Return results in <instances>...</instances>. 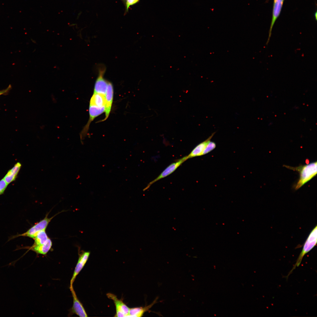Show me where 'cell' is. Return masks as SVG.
Returning <instances> with one entry per match:
<instances>
[{
	"label": "cell",
	"mask_w": 317,
	"mask_h": 317,
	"mask_svg": "<svg viewBox=\"0 0 317 317\" xmlns=\"http://www.w3.org/2000/svg\"><path fill=\"white\" fill-rule=\"evenodd\" d=\"M284 166L288 169L298 171L299 173L300 177L294 187L296 190L311 180L316 176L317 174L316 161L296 167L285 165H284Z\"/></svg>",
	"instance_id": "cell-1"
},
{
	"label": "cell",
	"mask_w": 317,
	"mask_h": 317,
	"mask_svg": "<svg viewBox=\"0 0 317 317\" xmlns=\"http://www.w3.org/2000/svg\"><path fill=\"white\" fill-rule=\"evenodd\" d=\"M317 242V227L316 225L311 231L305 242L302 249L298 258L295 264L286 276V278L294 270L301 264L304 255L310 252L316 245Z\"/></svg>",
	"instance_id": "cell-2"
},
{
	"label": "cell",
	"mask_w": 317,
	"mask_h": 317,
	"mask_svg": "<svg viewBox=\"0 0 317 317\" xmlns=\"http://www.w3.org/2000/svg\"><path fill=\"white\" fill-rule=\"evenodd\" d=\"M48 214L46 215L44 219L35 224L26 232L13 236L11 237L10 239L20 236L28 237L34 239L40 232L45 230L48 224L54 217L49 218L48 217Z\"/></svg>",
	"instance_id": "cell-3"
},
{
	"label": "cell",
	"mask_w": 317,
	"mask_h": 317,
	"mask_svg": "<svg viewBox=\"0 0 317 317\" xmlns=\"http://www.w3.org/2000/svg\"><path fill=\"white\" fill-rule=\"evenodd\" d=\"M105 107H99L89 105V118L87 123L83 127L80 133V137L81 139H83L86 136L91 123L96 117L105 112Z\"/></svg>",
	"instance_id": "cell-4"
},
{
	"label": "cell",
	"mask_w": 317,
	"mask_h": 317,
	"mask_svg": "<svg viewBox=\"0 0 317 317\" xmlns=\"http://www.w3.org/2000/svg\"><path fill=\"white\" fill-rule=\"evenodd\" d=\"M188 159L187 156H186L178 159L176 162L170 164L156 178L149 183L144 189V190H146L148 189L154 183L171 174Z\"/></svg>",
	"instance_id": "cell-5"
},
{
	"label": "cell",
	"mask_w": 317,
	"mask_h": 317,
	"mask_svg": "<svg viewBox=\"0 0 317 317\" xmlns=\"http://www.w3.org/2000/svg\"><path fill=\"white\" fill-rule=\"evenodd\" d=\"M107 296L112 300L116 307V313L115 316L117 317H127L129 313L130 308L128 307L122 300L118 299L116 296L112 293H108Z\"/></svg>",
	"instance_id": "cell-6"
},
{
	"label": "cell",
	"mask_w": 317,
	"mask_h": 317,
	"mask_svg": "<svg viewBox=\"0 0 317 317\" xmlns=\"http://www.w3.org/2000/svg\"><path fill=\"white\" fill-rule=\"evenodd\" d=\"M105 68H100L99 74L95 81L94 92L105 95L108 81L106 80L104 76L105 72Z\"/></svg>",
	"instance_id": "cell-7"
},
{
	"label": "cell",
	"mask_w": 317,
	"mask_h": 317,
	"mask_svg": "<svg viewBox=\"0 0 317 317\" xmlns=\"http://www.w3.org/2000/svg\"><path fill=\"white\" fill-rule=\"evenodd\" d=\"M70 288L73 298V305L71 309L70 314H75L80 317H87V314L82 304L78 299L73 286H70Z\"/></svg>",
	"instance_id": "cell-8"
},
{
	"label": "cell",
	"mask_w": 317,
	"mask_h": 317,
	"mask_svg": "<svg viewBox=\"0 0 317 317\" xmlns=\"http://www.w3.org/2000/svg\"><path fill=\"white\" fill-rule=\"evenodd\" d=\"M284 0H274L272 17L266 44H268L270 38L273 27L275 23L280 15Z\"/></svg>",
	"instance_id": "cell-9"
},
{
	"label": "cell",
	"mask_w": 317,
	"mask_h": 317,
	"mask_svg": "<svg viewBox=\"0 0 317 317\" xmlns=\"http://www.w3.org/2000/svg\"><path fill=\"white\" fill-rule=\"evenodd\" d=\"M89 252H83L80 254L78 259L75 267L70 282V286H72L77 276L83 269L89 257Z\"/></svg>",
	"instance_id": "cell-10"
},
{
	"label": "cell",
	"mask_w": 317,
	"mask_h": 317,
	"mask_svg": "<svg viewBox=\"0 0 317 317\" xmlns=\"http://www.w3.org/2000/svg\"><path fill=\"white\" fill-rule=\"evenodd\" d=\"M114 94L113 87L111 82L108 81L105 95V117L99 121L102 122L106 120L109 115L112 105Z\"/></svg>",
	"instance_id": "cell-11"
},
{
	"label": "cell",
	"mask_w": 317,
	"mask_h": 317,
	"mask_svg": "<svg viewBox=\"0 0 317 317\" xmlns=\"http://www.w3.org/2000/svg\"><path fill=\"white\" fill-rule=\"evenodd\" d=\"M157 298L151 304L144 307H134L130 308L127 317H140L143 316L146 312L149 311L153 306L157 303Z\"/></svg>",
	"instance_id": "cell-12"
},
{
	"label": "cell",
	"mask_w": 317,
	"mask_h": 317,
	"mask_svg": "<svg viewBox=\"0 0 317 317\" xmlns=\"http://www.w3.org/2000/svg\"><path fill=\"white\" fill-rule=\"evenodd\" d=\"M215 133L210 136L206 140L200 143L196 146L190 154L187 156L188 159L194 157L202 156L203 152L207 145L210 141Z\"/></svg>",
	"instance_id": "cell-13"
},
{
	"label": "cell",
	"mask_w": 317,
	"mask_h": 317,
	"mask_svg": "<svg viewBox=\"0 0 317 317\" xmlns=\"http://www.w3.org/2000/svg\"><path fill=\"white\" fill-rule=\"evenodd\" d=\"M21 166V163L18 162L11 169L8 171L3 178L7 184H9L16 180Z\"/></svg>",
	"instance_id": "cell-14"
},
{
	"label": "cell",
	"mask_w": 317,
	"mask_h": 317,
	"mask_svg": "<svg viewBox=\"0 0 317 317\" xmlns=\"http://www.w3.org/2000/svg\"><path fill=\"white\" fill-rule=\"evenodd\" d=\"M52 245V242L48 238L44 244L38 246L32 245L29 247V249L35 252L37 254L45 255L50 249Z\"/></svg>",
	"instance_id": "cell-15"
},
{
	"label": "cell",
	"mask_w": 317,
	"mask_h": 317,
	"mask_svg": "<svg viewBox=\"0 0 317 317\" xmlns=\"http://www.w3.org/2000/svg\"><path fill=\"white\" fill-rule=\"evenodd\" d=\"M105 95L93 93L90 99L89 105L99 107H105Z\"/></svg>",
	"instance_id": "cell-16"
},
{
	"label": "cell",
	"mask_w": 317,
	"mask_h": 317,
	"mask_svg": "<svg viewBox=\"0 0 317 317\" xmlns=\"http://www.w3.org/2000/svg\"><path fill=\"white\" fill-rule=\"evenodd\" d=\"M48 237L45 230L40 232L34 238V242L33 246H38L44 244Z\"/></svg>",
	"instance_id": "cell-17"
},
{
	"label": "cell",
	"mask_w": 317,
	"mask_h": 317,
	"mask_svg": "<svg viewBox=\"0 0 317 317\" xmlns=\"http://www.w3.org/2000/svg\"><path fill=\"white\" fill-rule=\"evenodd\" d=\"M216 147L215 143L210 141L207 145L203 152L202 155L208 154L215 149Z\"/></svg>",
	"instance_id": "cell-18"
},
{
	"label": "cell",
	"mask_w": 317,
	"mask_h": 317,
	"mask_svg": "<svg viewBox=\"0 0 317 317\" xmlns=\"http://www.w3.org/2000/svg\"><path fill=\"white\" fill-rule=\"evenodd\" d=\"M8 185L3 178L0 180V195L4 193Z\"/></svg>",
	"instance_id": "cell-19"
},
{
	"label": "cell",
	"mask_w": 317,
	"mask_h": 317,
	"mask_svg": "<svg viewBox=\"0 0 317 317\" xmlns=\"http://www.w3.org/2000/svg\"><path fill=\"white\" fill-rule=\"evenodd\" d=\"M127 9L128 10L129 6L132 5L139 1V0H125Z\"/></svg>",
	"instance_id": "cell-20"
},
{
	"label": "cell",
	"mask_w": 317,
	"mask_h": 317,
	"mask_svg": "<svg viewBox=\"0 0 317 317\" xmlns=\"http://www.w3.org/2000/svg\"><path fill=\"white\" fill-rule=\"evenodd\" d=\"M10 87H9L7 89H6V90H2L1 91H0V95H2V94H4L5 92H6L9 89V88H10Z\"/></svg>",
	"instance_id": "cell-21"
},
{
	"label": "cell",
	"mask_w": 317,
	"mask_h": 317,
	"mask_svg": "<svg viewBox=\"0 0 317 317\" xmlns=\"http://www.w3.org/2000/svg\"><path fill=\"white\" fill-rule=\"evenodd\" d=\"M315 15H315V17H316V18H316V17H317V13H316H316L315 14Z\"/></svg>",
	"instance_id": "cell-22"
}]
</instances>
